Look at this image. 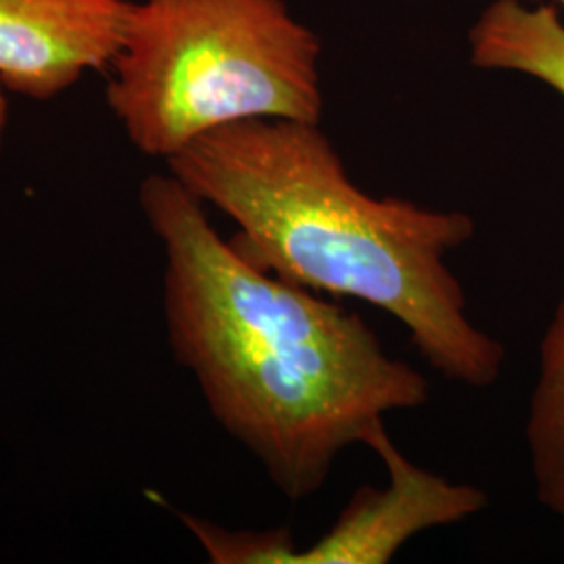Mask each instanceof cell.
<instances>
[{
	"label": "cell",
	"instance_id": "obj_1",
	"mask_svg": "<svg viewBox=\"0 0 564 564\" xmlns=\"http://www.w3.org/2000/svg\"><path fill=\"white\" fill-rule=\"evenodd\" d=\"M203 205L170 172L141 184L165 260L167 341L224 431L300 502L387 414L423 408L429 381L389 356L360 314L242 258Z\"/></svg>",
	"mask_w": 564,
	"mask_h": 564
},
{
	"label": "cell",
	"instance_id": "obj_2",
	"mask_svg": "<svg viewBox=\"0 0 564 564\" xmlns=\"http://www.w3.org/2000/svg\"><path fill=\"white\" fill-rule=\"evenodd\" d=\"M165 163L239 226L230 242L263 272L383 310L447 381L487 389L500 379L505 345L473 323L445 262L475 237L468 214L364 193L321 123L235 121Z\"/></svg>",
	"mask_w": 564,
	"mask_h": 564
},
{
	"label": "cell",
	"instance_id": "obj_3",
	"mask_svg": "<svg viewBox=\"0 0 564 564\" xmlns=\"http://www.w3.org/2000/svg\"><path fill=\"white\" fill-rule=\"evenodd\" d=\"M321 42L284 0L132 2L107 102L130 142L170 160L235 121L323 120Z\"/></svg>",
	"mask_w": 564,
	"mask_h": 564
},
{
	"label": "cell",
	"instance_id": "obj_4",
	"mask_svg": "<svg viewBox=\"0 0 564 564\" xmlns=\"http://www.w3.org/2000/svg\"><path fill=\"white\" fill-rule=\"evenodd\" d=\"M389 473L384 487H360L318 542L286 550L282 564H387L414 535L458 524L487 508L475 485L452 484L408 460L379 424L368 437Z\"/></svg>",
	"mask_w": 564,
	"mask_h": 564
},
{
	"label": "cell",
	"instance_id": "obj_5",
	"mask_svg": "<svg viewBox=\"0 0 564 564\" xmlns=\"http://www.w3.org/2000/svg\"><path fill=\"white\" fill-rule=\"evenodd\" d=\"M128 0H0V82L46 101L120 51Z\"/></svg>",
	"mask_w": 564,
	"mask_h": 564
},
{
	"label": "cell",
	"instance_id": "obj_6",
	"mask_svg": "<svg viewBox=\"0 0 564 564\" xmlns=\"http://www.w3.org/2000/svg\"><path fill=\"white\" fill-rule=\"evenodd\" d=\"M468 41L475 67L527 74L564 97V23L552 4L496 0Z\"/></svg>",
	"mask_w": 564,
	"mask_h": 564
},
{
	"label": "cell",
	"instance_id": "obj_7",
	"mask_svg": "<svg viewBox=\"0 0 564 564\" xmlns=\"http://www.w3.org/2000/svg\"><path fill=\"white\" fill-rule=\"evenodd\" d=\"M524 433L538 500L564 519V279L540 341Z\"/></svg>",
	"mask_w": 564,
	"mask_h": 564
},
{
	"label": "cell",
	"instance_id": "obj_8",
	"mask_svg": "<svg viewBox=\"0 0 564 564\" xmlns=\"http://www.w3.org/2000/svg\"><path fill=\"white\" fill-rule=\"evenodd\" d=\"M4 84L0 82V147H2V134H4V123H7V99H4Z\"/></svg>",
	"mask_w": 564,
	"mask_h": 564
},
{
	"label": "cell",
	"instance_id": "obj_9",
	"mask_svg": "<svg viewBox=\"0 0 564 564\" xmlns=\"http://www.w3.org/2000/svg\"><path fill=\"white\" fill-rule=\"evenodd\" d=\"M523 2H535V4H540L542 0H523ZM558 2H561V4H564V0H558Z\"/></svg>",
	"mask_w": 564,
	"mask_h": 564
}]
</instances>
